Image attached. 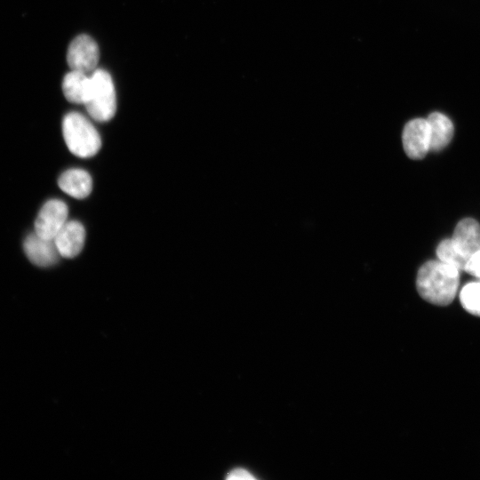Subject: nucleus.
Here are the masks:
<instances>
[{"instance_id":"1","label":"nucleus","mask_w":480,"mask_h":480,"mask_svg":"<svg viewBox=\"0 0 480 480\" xmlns=\"http://www.w3.org/2000/svg\"><path fill=\"white\" fill-rule=\"evenodd\" d=\"M460 270L441 260H430L418 271L416 284L420 295L438 306L450 304L458 292Z\"/></svg>"},{"instance_id":"2","label":"nucleus","mask_w":480,"mask_h":480,"mask_svg":"<svg viewBox=\"0 0 480 480\" xmlns=\"http://www.w3.org/2000/svg\"><path fill=\"white\" fill-rule=\"evenodd\" d=\"M62 132L68 148L76 156L91 157L96 155L101 147L97 130L80 113L70 112L64 116Z\"/></svg>"},{"instance_id":"3","label":"nucleus","mask_w":480,"mask_h":480,"mask_svg":"<svg viewBox=\"0 0 480 480\" xmlns=\"http://www.w3.org/2000/svg\"><path fill=\"white\" fill-rule=\"evenodd\" d=\"M89 115L99 122L110 120L116 110L115 86L110 75L103 69H95L84 104Z\"/></svg>"},{"instance_id":"4","label":"nucleus","mask_w":480,"mask_h":480,"mask_svg":"<svg viewBox=\"0 0 480 480\" xmlns=\"http://www.w3.org/2000/svg\"><path fill=\"white\" fill-rule=\"evenodd\" d=\"M100 58L97 43L87 35H80L70 43L67 61L72 70L93 72Z\"/></svg>"},{"instance_id":"5","label":"nucleus","mask_w":480,"mask_h":480,"mask_svg":"<svg viewBox=\"0 0 480 480\" xmlns=\"http://www.w3.org/2000/svg\"><path fill=\"white\" fill-rule=\"evenodd\" d=\"M68 210L63 201H47L35 221V232L41 237L52 239L68 221Z\"/></svg>"},{"instance_id":"6","label":"nucleus","mask_w":480,"mask_h":480,"mask_svg":"<svg viewBox=\"0 0 480 480\" xmlns=\"http://www.w3.org/2000/svg\"><path fill=\"white\" fill-rule=\"evenodd\" d=\"M402 140L404 152L412 159H421L430 150V130L427 118H414L404 128Z\"/></svg>"},{"instance_id":"7","label":"nucleus","mask_w":480,"mask_h":480,"mask_svg":"<svg viewBox=\"0 0 480 480\" xmlns=\"http://www.w3.org/2000/svg\"><path fill=\"white\" fill-rule=\"evenodd\" d=\"M451 239L456 251L468 261L480 250V225L474 219H463Z\"/></svg>"},{"instance_id":"8","label":"nucleus","mask_w":480,"mask_h":480,"mask_svg":"<svg viewBox=\"0 0 480 480\" xmlns=\"http://www.w3.org/2000/svg\"><path fill=\"white\" fill-rule=\"evenodd\" d=\"M85 239L84 226L76 220L67 221L53 238L60 256L73 258L82 251Z\"/></svg>"},{"instance_id":"9","label":"nucleus","mask_w":480,"mask_h":480,"mask_svg":"<svg viewBox=\"0 0 480 480\" xmlns=\"http://www.w3.org/2000/svg\"><path fill=\"white\" fill-rule=\"evenodd\" d=\"M23 247L28 260L39 267L53 265L60 255L52 239L41 237L36 232L26 237Z\"/></svg>"},{"instance_id":"10","label":"nucleus","mask_w":480,"mask_h":480,"mask_svg":"<svg viewBox=\"0 0 480 480\" xmlns=\"http://www.w3.org/2000/svg\"><path fill=\"white\" fill-rule=\"evenodd\" d=\"M58 185L70 196L82 199L90 195L92 180L87 172L82 169H69L60 176Z\"/></svg>"},{"instance_id":"11","label":"nucleus","mask_w":480,"mask_h":480,"mask_svg":"<svg viewBox=\"0 0 480 480\" xmlns=\"http://www.w3.org/2000/svg\"><path fill=\"white\" fill-rule=\"evenodd\" d=\"M430 130V150L440 151L452 140L453 124L452 121L440 112L431 113L428 118Z\"/></svg>"},{"instance_id":"12","label":"nucleus","mask_w":480,"mask_h":480,"mask_svg":"<svg viewBox=\"0 0 480 480\" xmlns=\"http://www.w3.org/2000/svg\"><path fill=\"white\" fill-rule=\"evenodd\" d=\"M91 84V76L72 70L67 73L62 81V91L66 99L76 104H84Z\"/></svg>"},{"instance_id":"13","label":"nucleus","mask_w":480,"mask_h":480,"mask_svg":"<svg viewBox=\"0 0 480 480\" xmlns=\"http://www.w3.org/2000/svg\"><path fill=\"white\" fill-rule=\"evenodd\" d=\"M460 300L465 310L480 316V280L467 284L460 292Z\"/></svg>"},{"instance_id":"14","label":"nucleus","mask_w":480,"mask_h":480,"mask_svg":"<svg viewBox=\"0 0 480 480\" xmlns=\"http://www.w3.org/2000/svg\"><path fill=\"white\" fill-rule=\"evenodd\" d=\"M436 256L439 260L457 268L460 271L465 270L468 263V260L456 251L452 239L443 240L438 244Z\"/></svg>"},{"instance_id":"15","label":"nucleus","mask_w":480,"mask_h":480,"mask_svg":"<svg viewBox=\"0 0 480 480\" xmlns=\"http://www.w3.org/2000/svg\"><path fill=\"white\" fill-rule=\"evenodd\" d=\"M465 271L480 279V250L468 260Z\"/></svg>"},{"instance_id":"16","label":"nucleus","mask_w":480,"mask_h":480,"mask_svg":"<svg viewBox=\"0 0 480 480\" xmlns=\"http://www.w3.org/2000/svg\"><path fill=\"white\" fill-rule=\"evenodd\" d=\"M228 480H252L255 477L244 468H235L227 476Z\"/></svg>"},{"instance_id":"17","label":"nucleus","mask_w":480,"mask_h":480,"mask_svg":"<svg viewBox=\"0 0 480 480\" xmlns=\"http://www.w3.org/2000/svg\"><path fill=\"white\" fill-rule=\"evenodd\" d=\"M478 280H480V279H478Z\"/></svg>"}]
</instances>
